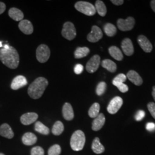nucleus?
Instances as JSON below:
<instances>
[{
    "mask_svg": "<svg viewBox=\"0 0 155 155\" xmlns=\"http://www.w3.org/2000/svg\"><path fill=\"white\" fill-rule=\"evenodd\" d=\"M86 142L84 133L82 130H78L72 134L70 140V146L72 150L79 151L83 150Z\"/></svg>",
    "mask_w": 155,
    "mask_h": 155,
    "instance_id": "3",
    "label": "nucleus"
},
{
    "mask_svg": "<svg viewBox=\"0 0 155 155\" xmlns=\"http://www.w3.org/2000/svg\"><path fill=\"white\" fill-rule=\"evenodd\" d=\"M122 104L123 100L122 98L120 97H115L111 100L107 107V110L111 114H114L120 110Z\"/></svg>",
    "mask_w": 155,
    "mask_h": 155,
    "instance_id": "8",
    "label": "nucleus"
},
{
    "mask_svg": "<svg viewBox=\"0 0 155 155\" xmlns=\"http://www.w3.org/2000/svg\"><path fill=\"white\" fill-rule=\"evenodd\" d=\"M83 71V66L81 64H77L74 67V72L76 74H81Z\"/></svg>",
    "mask_w": 155,
    "mask_h": 155,
    "instance_id": "38",
    "label": "nucleus"
},
{
    "mask_svg": "<svg viewBox=\"0 0 155 155\" xmlns=\"http://www.w3.org/2000/svg\"><path fill=\"white\" fill-rule=\"evenodd\" d=\"M106 89V83L105 82H101L98 83L96 89V93L98 95H102L105 92Z\"/></svg>",
    "mask_w": 155,
    "mask_h": 155,
    "instance_id": "32",
    "label": "nucleus"
},
{
    "mask_svg": "<svg viewBox=\"0 0 155 155\" xmlns=\"http://www.w3.org/2000/svg\"><path fill=\"white\" fill-rule=\"evenodd\" d=\"M0 60L6 66L15 69L19 64L20 57L17 50L11 46L8 50L4 48L0 49Z\"/></svg>",
    "mask_w": 155,
    "mask_h": 155,
    "instance_id": "1",
    "label": "nucleus"
},
{
    "mask_svg": "<svg viewBox=\"0 0 155 155\" xmlns=\"http://www.w3.org/2000/svg\"><path fill=\"white\" fill-rule=\"evenodd\" d=\"M152 90H152V96H153V99H154V100L155 101V86L153 87Z\"/></svg>",
    "mask_w": 155,
    "mask_h": 155,
    "instance_id": "43",
    "label": "nucleus"
},
{
    "mask_svg": "<svg viewBox=\"0 0 155 155\" xmlns=\"http://www.w3.org/2000/svg\"><path fill=\"white\" fill-rule=\"evenodd\" d=\"M61 147L59 145H54L48 150V155H59L61 153Z\"/></svg>",
    "mask_w": 155,
    "mask_h": 155,
    "instance_id": "31",
    "label": "nucleus"
},
{
    "mask_svg": "<svg viewBox=\"0 0 155 155\" xmlns=\"http://www.w3.org/2000/svg\"><path fill=\"white\" fill-rule=\"evenodd\" d=\"M150 6L152 8V9L155 13V0H152L150 1Z\"/></svg>",
    "mask_w": 155,
    "mask_h": 155,
    "instance_id": "42",
    "label": "nucleus"
},
{
    "mask_svg": "<svg viewBox=\"0 0 155 155\" xmlns=\"http://www.w3.org/2000/svg\"><path fill=\"white\" fill-rule=\"evenodd\" d=\"M105 117L102 113L95 118L94 121L92 123V129L94 131H98L102 127H104L105 123Z\"/></svg>",
    "mask_w": 155,
    "mask_h": 155,
    "instance_id": "16",
    "label": "nucleus"
},
{
    "mask_svg": "<svg viewBox=\"0 0 155 155\" xmlns=\"http://www.w3.org/2000/svg\"><path fill=\"white\" fill-rule=\"evenodd\" d=\"M127 78L131 82L136 86H140L143 82L142 78L140 76L137 72L134 70H130L127 72Z\"/></svg>",
    "mask_w": 155,
    "mask_h": 155,
    "instance_id": "17",
    "label": "nucleus"
},
{
    "mask_svg": "<svg viewBox=\"0 0 155 155\" xmlns=\"http://www.w3.org/2000/svg\"><path fill=\"white\" fill-rule=\"evenodd\" d=\"M138 43L141 47V48L143 50L144 52L147 53L150 52L152 50L153 47L150 43V40L147 39L144 35H140L137 39Z\"/></svg>",
    "mask_w": 155,
    "mask_h": 155,
    "instance_id": "11",
    "label": "nucleus"
},
{
    "mask_svg": "<svg viewBox=\"0 0 155 155\" xmlns=\"http://www.w3.org/2000/svg\"><path fill=\"white\" fill-rule=\"evenodd\" d=\"M145 116V111L142 110H140L137 111V112L135 115V120L137 121H140L144 118Z\"/></svg>",
    "mask_w": 155,
    "mask_h": 155,
    "instance_id": "36",
    "label": "nucleus"
},
{
    "mask_svg": "<svg viewBox=\"0 0 155 155\" xmlns=\"http://www.w3.org/2000/svg\"><path fill=\"white\" fill-rule=\"evenodd\" d=\"M3 47V45H2V41H0V47L1 48V47Z\"/></svg>",
    "mask_w": 155,
    "mask_h": 155,
    "instance_id": "44",
    "label": "nucleus"
},
{
    "mask_svg": "<svg viewBox=\"0 0 155 155\" xmlns=\"http://www.w3.org/2000/svg\"><path fill=\"white\" fill-rule=\"evenodd\" d=\"M63 116L67 121H71L74 117V113L72 106L69 103H65L62 109Z\"/></svg>",
    "mask_w": 155,
    "mask_h": 155,
    "instance_id": "18",
    "label": "nucleus"
},
{
    "mask_svg": "<svg viewBox=\"0 0 155 155\" xmlns=\"http://www.w3.org/2000/svg\"><path fill=\"white\" fill-rule=\"evenodd\" d=\"M31 155H45V151L40 147H35L31 150Z\"/></svg>",
    "mask_w": 155,
    "mask_h": 155,
    "instance_id": "34",
    "label": "nucleus"
},
{
    "mask_svg": "<svg viewBox=\"0 0 155 155\" xmlns=\"http://www.w3.org/2000/svg\"><path fill=\"white\" fill-rule=\"evenodd\" d=\"M75 8L78 11L89 16H93L97 12L95 6L92 4L86 1H78L75 4Z\"/></svg>",
    "mask_w": 155,
    "mask_h": 155,
    "instance_id": "4",
    "label": "nucleus"
},
{
    "mask_svg": "<svg viewBox=\"0 0 155 155\" xmlns=\"http://www.w3.org/2000/svg\"><path fill=\"white\" fill-rule=\"evenodd\" d=\"M148 109L150 113L152 116L155 119V104L153 102H150L148 104Z\"/></svg>",
    "mask_w": 155,
    "mask_h": 155,
    "instance_id": "37",
    "label": "nucleus"
},
{
    "mask_svg": "<svg viewBox=\"0 0 155 155\" xmlns=\"http://www.w3.org/2000/svg\"><path fill=\"white\" fill-rule=\"evenodd\" d=\"M62 36L68 40H72L77 36L76 29L74 24L70 21L65 22L61 31Z\"/></svg>",
    "mask_w": 155,
    "mask_h": 155,
    "instance_id": "5",
    "label": "nucleus"
},
{
    "mask_svg": "<svg viewBox=\"0 0 155 155\" xmlns=\"http://www.w3.org/2000/svg\"><path fill=\"white\" fill-rule=\"evenodd\" d=\"M63 131H64L63 124L60 121H56L53 125V127L52 129V133L55 136H59L63 133Z\"/></svg>",
    "mask_w": 155,
    "mask_h": 155,
    "instance_id": "29",
    "label": "nucleus"
},
{
    "mask_svg": "<svg viewBox=\"0 0 155 155\" xmlns=\"http://www.w3.org/2000/svg\"><path fill=\"white\" fill-rule=\"evenodd\" d=\"M0 135L7 139H11L14 137V133L8 124H3L0 126Z\"/></svg>",
    "mask_w": 155,
    "mask_h": 155,
    "instance_id": "19",
    "label": "nucleus"
},
{
    "mask_svg": "<svg viewBox=\"0 0 155 155\" xmlns=\"http://www.w3.org/2000/svg\"><path fill=\"white\" fill-rule=\"evenodd\" d=\"M9 16L15 21H22L24 18V14L22 11H21L20 9L16 8H12L9 9Z\"/></svg>",
    "mask_w": 155,
    "mask_h": 155,
    "instance_id": "21",
    "label": "nucleus"
},
{
    "mask_svg": "<svg viewBox=\"0 0 155 155\" xmlns=\"http://www.w3.org/2000/svg\"><path fill=\"white\" fill-rule=\"evenodd\" d=\"M109 52L111 56L118 61H121L123 59V54L120 48L116 46H111L109 48Z\"/></svg>",
    "mask_w": 155,
    "mask_h": 155,
    "instance_id": "22",
    "label": "nucleus"
},
{
    "mask_svg": "<svg viewBox=\"0 0 155 155\" xmlns=\"http://www.w3.org/2000/svg\"><path fill=\"white\" fill-rule=\"evenodd\" d=\"M28 82L26 78L22 75H18L13 80L11 83V88L14 90H16L26 86Z\"/></svg>",
    "mask_w": 155,
    "mask_h": 155,
    "instance_id": "13",
    "label": "nucleus"
},
{
    "mask_svg": "<svg viewBox=\"0 0 155 155\" xmlns=\"http://www.w3.org/2000/svg\"><path fill=\"white\" fill-rule=\"evenodd\" d=\"M111 2L116 5H121L124 2L123 0H111Z\"/></svg>",
    "mask_w": 155,
    "mask_h": 155,
    "instance_id": "40",
    "label": "nucleus"
},
{
    "mask_svg": "<svg viewBox=\"0 0 155 155\" xmlns=\"http://www.w3.org/2000/svg\"><path fill=\"white\" fill-rule=\"evenodd\" d=\"M102 67L105 68L108 71L110 72H114L116 71V64L110 59H105L101 63Z\"/></svg>",
    "mask_w": 155,
    "mask_h": 155,
    "instance_id": "24",
    "label": "nucleus"
},
{
    "mask_svg": "<svg viewBox=\"0 0 155 155\" xmlns=\"http://www.w3.org/2000/svg\"><path fill=\"white\" fill-rule=\"evenodd\" d=\"M95 8L96 12L99 14L101 16H105L107 13V9L104 2L102 1L98 0L95 2Z\"/></svg>",
    "mask_w": 155,
    "mask_h": 155,
    "instance_id": "25",
    "label": "nucleus"
},
{
    "mask_svg": "<svg viewBox=\"0 0 155 155\" xmlns=\"http://www.w3.org/2000/svg\"><path fill=\"white\" fill-rule=\"evenodd\" d=\"M121 48L124 53L127 56L132 55L134 53V47L131 40L125 38L122 40Z\"/></svg>",
    "mask_w": 155,
    "mask_h": 155,
    "instance_id": "14",
    "label": "nucleus"
},
{
    "mask_svg": "<svg viewBox=\"0 0 155 155\" xmlns=\"http://www.w3.org/2000/svg\"><path fill=\"white\" fill-rule=\"evenodd\" d=\"M103 37V33L98 27L93 25L91 28V31L87 36V40L91 43H95L98 41Z\"/></svg>",
    "mask_w": 155,
    "mask_h": 155,
    "instance_id": "10",
    "label": "nucleus"
},
{
    "mask_svg": "<svg viewBox=\"0 0 155 155\" xmlns=\"http://www.w3.org/2000/svg\"><path fill=\"white\" fill-rule=\"evenodd\" d=\"M100 105L98 103H94L89 109V116L91 118H96L100 114Z\"/></svg>",
    "mask_w": 155,
    "mask_h": 155,
    "instance_id": "30",
    "label": "nucleus"
},
{
    "mask_svg": "<svg viewBox=\"0 0 155 155\" xmlns=\"http://www.w3.org/2000/svg\"><path fill=\"white\" fill-rule=\"evenodd\" d=\"M127 80V76L124 74H120L113 80L112 83H124Z\"/></svg>",
    "mask_w": 155,
    "mask_h": 155,
    "instance_id": "33",
    "label": "nucleus"
},
{
    "mask_svg": "<svg viewBox=\"0 0 155 155\" xmlns=\"http://www.w3.org/2000/svg\"><path fill=\"white\" fill-rule=\"evenodd\" d=\"M146 129L149 132L155 131V124L153 122H148L146 125Z\"/></svg>",
    "mask_w": 155,
    "mask_h": 155,
    "instance_id": "39",
    "label": "nucleus"
},
{
    "mask_svg": "<svg viewBox=\"0 0 155 155\" xmlns=\"http://www.w3.org/2000/svg\"><path fill=\"white\" fill-rule=\"evenodd\" d=\"M91 148L93 151L96 154H101L105 151V148L104 145L100 143V140L98 137H96L94 139Z\"/></svg>",
    "mask_w": 155,
    "mask_h": 155,
    "instance_id": "23",
    "label": "nucleus"
},
{
    "mask_svg": "<svg viewBox=\"0 0 155 155\" xmlns=\"http://www.w3.org/2000/svg\"><path fill=\"white\" fill-rule=\"evenodd\" d=\"M38 118V115L36 113H27L21 117L20 121L23 125H29L35 122Z\"/></svg>",
    "mask_w": 155,
    "mask_h": 155,
    "instance_id": "12",
    "label": "nucleus"
},
{
    "mask_svg": "<svg viewBox=\"0 0 155 155\" xmlns=\"http://www.w3.org/2000/svg\"><path fill=\"white\" fill-rule=\"evenodd\" d=\"M38 138L35 134L31 132L25 133L22 136V143L25 145H32L37 142Z\"/></svg>",
    "mask_w": 155,
    "mask_h": 155,
    "instance_id": "20",
    "label": "nucleus"
},
{
    "mask_svg": "<svg viewBox=\"0 0 155 155\" xmlns=\"http://www.w3.org/2000/svg\"><path fill=\"white\" fill-rule=\"evenodd\" d=\"M117 27L121 31H129L133 29L135 24V20L132 17H129L124 20L120 18L117 20Z\"/></svg>",
    "mask_w": 155,
    "mask_h": 155,
    "instance_id": "7",
    "label": "nucleus"
},
{
    "mask_svg": "<svg viewBox=\"0 0 155 155\" xmlns=\"http://www.w3.org/2000/svg\"><path fill=\"white\" fill-rule=\"evenodd\" d=\"M90 53V49L87 47H78L75 50L74 56L76 59H81Z\"/></svg>",
    "mask_w": 155,
    "mask_h": 155,
    "instance_id": "26",
    "label": "nucleus"
},
{
    "mask_svg": "<svg viewBox=\"0 0 155 155\" xmlns=\"http://www.w3.org/2000/svg\"><path fill=\"white\" fill-rule=\"evenodd\" d=\"M19 29L25 35H31L33 33V27L32 24L28 20H22L19 22Z\"/></svg>",
    "mask_w": 155,
    "mask_h": 155,
    "instance_id": "15",
    "label": "nucleus"
},
{
    "mask_svg": "<svg viewBox=\"0 0 155 155\" xmlns=\"http://www.w3.org/2000/svg\"><path fill=\"white\" fill-rule=\"evenodd\" d=\"M101 62V58L99 55H94L86 64V68L87 72L89 73H94L97 71L100 66Z\"/></svg>",
    "mask_w": 155,
    "mask_h": 155,
    "instance_id": "9",
    "label": "nucleus"
},
{
    "mask_svg": "<svg viewBox=\"0 0 155 155\" xmlns=\"http://www.w3.org/2000/svg\"><path fill=\"white\" fill-rule=\"evenodd\" d=\"M50 50L47 45H41L36 50V58L41 63L48 61L50 56Z\"/></svg>",
    "mask_w": 155,
    "mask_h": 155,
    "instance_id": "6",
    "label": "nucleus"
},
{
    "mask_svg": "<svg viewBox=\"0 0 155 155\" xmlns=\"http://www.w3.org/2000/svg\"><path fill=\"white\" fill-rule=\"evenodd\" d=\"M104 30L107 36H114L117 33V28L111 23H106L104 27Z\"/></svg>",
    "mask_w": 155,
    "mask_h": 155,
    "instance_id": "28",
    "label": "nucleus"
},
{
    "mask_svg": "<svg viewBox=\"0 0 155 155\" xmlns=\"http://www.w3.org/2000/svg\"><path fill=\"white\" fill-rule=\"evenodd\" d=\"M6 9L5 4L4 2H0V15L3 13Z\"/></svg>",
    "mask_w": 155,
    "mask_h": 155,
    "instance_id": "41",
    "label": "nucleus"
},
{
    "mask_svg": "<svg viewBox=\"0 0 155 155\" xmlns=\"http://www.w3.org/2000/svg\"><path fill=\"white\" fill-rule=\"evenodd\" d=\"M113 84V85L116 86L118 89L122 93H126L129 90L128 86L124 83H115Z\"/></svg>",
    "mask_w": 155,
    "mask_h": 155,
    "instance_id": "35",
    "label": "nucleus"
},
{
    "mask_svg": "<svg viewBox=\"0 0 155 155\" xmlns=\"http://www.w3.org/2000/svg\"><path fill=\"white\" fill-rule=\"evenodd\" d=\"M0 155H5L4 153H0Z\"/></svg>",
    "mask_w": 155,
    "mask_h": 155,
    "instance_id": "45",
    "label": "nucleus"
},
{
    "mask_svg": "<svg viewBox=\"0 0 155 155\" xmlns=\"http://www.w3.org/2000/svg\"><path fill=\"white\" fill-rule=\"evenodd\" d=\"M35 130L38 132L44 135H48L50 133V129L47 127L43 124L40 121L35 123Z\"/></svg>",
    "mask_w": 155,
    "mask_h": 155,
    "instance_id": "27",
    "label": "nucleus"
},
{
    "mask_svg": "<svg viewBox=\"0 0 155 155\" xmlns=\"http://www.w3.org/2000/svg\"><path fill=\"white\" fill-rule=\"evenodd\" d=\"M48 85V82L45 78L39 77L31 83L28 89V95L34 100L40 98Z\"/></svg>",
    "mask_w": 155,
    "mask_h": 155,
    "instance_id": "2",
    "label": "nucleus"
}]
</instances>
